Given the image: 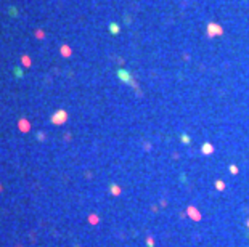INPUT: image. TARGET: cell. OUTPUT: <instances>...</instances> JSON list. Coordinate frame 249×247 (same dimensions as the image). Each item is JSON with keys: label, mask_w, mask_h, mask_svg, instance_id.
I'll use <instances>...</instances> for the list:
<instances>
[{"label": "cell", "mask_w": 249, "mask_h": 247, "mask_svg": "<svg viewBox=\"0 0 249 247\" xmlns=\"http://www.w3.org/2000/svg\"><path fill=\"white\" fill-rule=\"evenodd\" d=\"M21 63H23V66H26V67L31 66V60L27 58V56H23V58H21Z\"/></svg>", "instance_id": "obj_3"}, {"label": "cell", "mask_w": 249, "mask_h": 247, "mask_svg": "<svg viewBox=\"0 0 249 247\" xmlns=\"http://www.w3.org/2000/svg\"><path fill=\"white\" fill-rule=\"evenodd\" d=\"M15 76H18V77H23V71L19 69V67H16V69H15Z\"/></svg>", "instance_id": "obj_4"}, {"label": "cell", "mask_w": 249, "mask_h": 247, "mask_svg": "<svg viewBox=\"0 0 249 247\" xmlns=\"http://www.w3.org/2000/svg\"><path fill=\"white\" fill-rule=\"evenodd\" d=\"M90 222H92V223H96V217H90Z\"/></svg>", "instance_id": "obj_7"}, {"label": "cell", "mask_w": 249, "mask_h": 247, "mask_svg": "<svg viewBox=\"0 0 249 247\" xmlns=\"http://www.w3.org/2000/svg\"><path fill=\"white\" fill-rule=\"evenodd\" d=\"M66 117H68V116H66L64 111H58L57 114L51 117V122H53V124H63V122L66 120Z\"/></svg>", "instance_id": "obj_1"}, {"label": "cell", "mask_w": 249, "mask_h": 247, "mask_svg": "<svg viewBox=\"0 0 249 247\" xmlns=\"http://www.w3.org/2000/svg\"><path fill=\"white\" fill-rule=\"evenodd\" d=\"M18 127H19V130H21V132H29L31 124L27 122L26 119H19V120H18Z\"/></svg>", "instance_id": "obj_2"}, {"label": "cell", "mask_w": 249, "mask_h": 247, "mask_svg": "<svg viewBox=\"0 0 249 247\" xmlns=\"http://www.w3.org/2000/svg\"><path fill=\"white\" fill-rule=\"evenodd\" d=\"M2 189H3V186H2V185H0V191H2Z\"/></svg>", "instance_id": "obj_8"}, {"label": "cell", "mask_w": 249, "mask_h": 247, "mask_svg": "<svg viewBox=\"0 0 249 247\" xmlns=\"http://www.w3.org/2000/svg\"><path fill=\"white\" fill-rule=\"evenodd\" d=\"M10 15L11 16H16V10L15 8H10Z\"/></svg>", "instance_id": "obj_5"}, {"label": "cell", "mask_w": 249, "mask_h": 247, "mask_svg": "<svg viewBox=\"0 0 249 247\" xmlns=\"http://www.w3.org/2000/svg\"><path fill=\"white\" fill-rule=\"evenodd\" d=\"M63 55H69V48L64 47V48H63Z\"/></svg>", "instance_id": "obj_6"}]
</instances>
